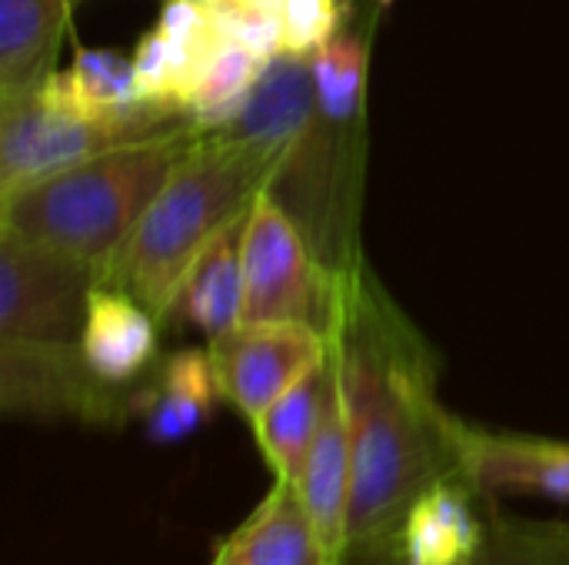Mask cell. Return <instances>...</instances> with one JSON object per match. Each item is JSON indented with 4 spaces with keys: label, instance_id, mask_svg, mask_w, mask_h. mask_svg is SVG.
<instances>
[{
    "label": "cell",
    "instance_id": "cell-1",
    "mask_svg": "<svg viewBox=\"0 0 569 565\" xmlns=\"http://www.w3.org/2000/svg\"><path fill=\"white\" fill-rule=\"evenodd\" d=\"M343 353L353 433L347 563L387 556L407 509L440 480L460 476L457 420L437 400L427 350L397 320L360 310L330 316Z\"/></svg>",
    "mask_w": 569,
    "mask_h": 565
},
{
    "label": "cell",
    "instance_id": "cell-2",
    "mask_svg": "<svg viewBox=\"0 0 569 565\" xmlns=\"http://www.w3.org/2000/svg\"><path fill=\"white\" fill-rule=\"evenodd\" d=\"M280 157L227 130H207L163 183L127 243L100 266V286L143 303L160 323L207 243L277 180Z\"/></svg>",
    "mask_w": 569,
    "mask_h": 565
},
{
    "label": "cell",
    "instance_id": "cell-3",
    "mask_svg": "<svg viewBox=\"0 0 569 565\" xmlns=\"http://www.w3.org/2000/svg\"><path fill=\"white\" fill-rule=\"evenodd\" d=\"M203 133L200 123H190L23 183L0 196V226L23 240L73 253L100 270L127 243Z\"/></svg>",
    "mask_w": 569,
    "mask_h": 565
},
{
    "label": "cell",
    "instance_id": "cell-4",
    "mask_svg": "<svg viewBox=\"0 0 569 565\" xmlns=\"http://www.w3.org/2000/svg\"><path fill=\"white\" fill-rule=\"evenodd\" d=\"M197 123L187 103L130 100L107 113L50 103L40 87L0 100V196L103 150Z\"/></svg>",
    "mask_w": 569,
    "mask_h": 565
},
{
    "label": "cell",
    "instance_id": "cell-5",
    "mask_svg": "<svg viewBox=\"0 0 569 565\" xmlns=\"http://www.w3.org/2000/svg\"><path fill=\"white\" fill-rule=\"evenodd\" d=\"M100 270L0 226V343L80 346Z\"/></svg>",
    "mask_w": 569,
    "mask_h": 565
},
{
    "label": "cell",
    "instance_id": "cell-6",
    "mask_svg": "<svg viewBox=\"0 0 569 565\" xmlns=\"http://www.w3.org/2000/svg\"><path fill=\"white\" fill-rule=\"evenodd\" d=\"M243 270V323L323 320V290L310 260L307 233L283 210V203L263 190L243 220L240 240ZM327 330V326H323Z\"/></svg>",
    "mask_w": 569,
    "mask_h": 565
},
{
    "label": "cell",
    "instance_id": "cell-7",
    "mask_svg": "<svg viewBox=\"0 0 569 565\" xmlns=\"http://www.w3.org/2000/svg\"><path fill=\"white\" fill-rule=\"evenodd\" d=\"M210 360L223 403H230L250 426L330 350V330L300 320L240 323L237 330L210 340Z\"/></svg>",
    "mask_w": 569,
    "mask_h": 565
},
{
    "label": "cell",
    "instance_id": "cell-8",
    "mask_svg": "<svg viewBox=\"0 0 569 565\" xmlns=\"http://www.w3.org/2000/svg\"><path fill=\"white\" fill-rule=\"evenodd\" d=\"M0 403L10 416L117 423L130 416V393L100 383L80 346L0 343Z\"/></svg>",
    "mask_w": 569,
    "mask_h": 565
},
{
    "label": "cell",
    "instance_id": "cell-9",
    "mask_svg": "<svg viewBox=\"0 0 569 565\" xmlns=\"http://www.w3.org/2000/svg\"><path fill=\"white\" fill-rule=\"evenodd\" d=\"M330 330V326H327ZM350 490H353V433L350 406L343 386V353L337 333L330 330L327 353V396L317 436L310 443L307 463L297 476V493L330 549V556L347 565V533H350Z\"/></svg>",
    "mask_w": 569,
    "mask_h": 565
},
{
    "label": "cell",
    "instance_id": "cell-10",
    "mask_svg": "<svg viewBox=\"0 0 569 565\" xmlns=\"http://www.w3.org/2000/svg\"><path fill=\"white\" fill-rule=\"evenodd\" d=\"M460 476L483 496L513 493L569 506V440L493 433L457 420Z\"/></svg>",
    "mask_w": 569,
    "mask_h": 565
},
{
    "label": "cell",
    "instance_id": "cell-11",
    "mask_svg": "<svg viewBox=\"0 0 569 565\" xmlns=\"http://www.w3.org/2000/svg\"><path fill=\"white\" fill-rule=\"evenodd\" d=\"M210 3L170 0L160 23L133 50V80L140 100H173L190 107V93L223 47Z\"/></svg>",
    "mask_w": 569,
    "mask_h": 565
},
{
    "label": "cell",
    "instance_id": "cell-12",
    "mask_svg": "<svg viewBox=\"0 0 569 565\" xmlns=\"http://www.w3.org/2000/svg\"><path fill=\"white\" fill-rule=\"evenodd\" d=\"M480 496L463 476L440 480L407 509L387 556L377 559L390 565H470L490 526V516H480Z\"/></svg>",
    "mask_w": 569,
    "mask_h": 565
},
{
    "label": "cell",
    "instance_id": "cell-13",
    "mask_svg": "<svg viewBox=\"0 0 569 565\" xmlns=\"http://www.w3.org/2000/svg\"><path fill=\"white\" fill-rule=\"evenodd\" d=\"M210 565H340L323 546L297 483L273 480L267 500L217 546Z\"/></svg>",
    "mask_w": 569,
    "mask_h": 565
},
{
    "label": "cell",
    "instance_id": "cell-14",
    "mask_svg": "<svg viewBox=\"0 0 569 565\" xmlns=\"http://www.w3.org/2000/svg\"><path fill=\"white\" fill-rule=\"evenodd\" d=\"M223 400L210 350H177L160 363L153 380L130 393V416L157 446L193 436Z\"/></svg>",
    "mask_w": 569,
    "mask_h": 565
},
{
    "label": "cell",
    "instance_id": "cell-15",
    "mask_svg": "<svg viewBox=\"0 0 569 565\" xmlns=\"http://www.w3.org/2000/svg\"><path fill=\"white\" fill-rule=\"evenodd\" d=\"M313 117H317V93H313L310 57L277 53L273 60H267L243 113L220 130L270 150L283 163L310 133Z\"/></svg>",
    "mask_w": 569,
    "mask_h": 565
},
{
    "label": "cell",
    "instance_id": "cell-16",
    "mask_svg": "<svg viewBox=\"0 0 569 565\" xmlns=\"http://www.w3.org/2000/svg\"><path fill=\"white\" fill-rule=\"evenodd\" d=\"M80 353L100 383L127 390L157 356V316L133 296L113 286H97L90 296Z\"/></svg>",
    "mask_w": 569,
    "mask_h": 565
},
{
    "label": "cell",
    "instance_id": "cell-17",
    "mask_svg": "<svg viewBox=\"0 0 569 565\" xmlns=\"http://www.w3.org/2000/svg\"><path fill=\"white\" fill-rule=\"evenodd\" d=\"M243 216L227 223L207 250L190 266L187 280L177 290L167 320L190 323L207 340H217L243 323V270H240V240Z\"/></svg>",
    "mask_w": 569,
    "mask_h": 565
},
{
    "label": "cell",
    "instance_id": "cell-18",
    "mask_svg": "<svg viewBox=\"0 0 569 565\" xmlns=\"http://www.w3.org/2000/svg\"><path fill=\"white\" fill-rule=\"evenodd\" d=\"M70 7V0H0V100L43 87Z\"/></svg>",
    "mask_w": 569,
    "mask_h": 565
},
{
    "label": "cell",
    "instance_id": "cell-19",
    "mask_svg": "<svg viewBox=\"0 0 569 565\" xmlns=\"http://www.w3.org/2000/svg\"><path fill=\"white\" fill-rule=\"evenodd\" d=\"M330 353V350H327ZM323 396H327V356L317 370H310L300 383H293L257 423V443L263 460L273 470V480L297 483L310 443L317 436L320 416H323Z\"/></svg>",
    "mask_w": 569,
    "mask_h": 565
},
{
    "label": "cell",
    "instance_id": "cell-20",
    "mask_svg": "<svg viewBox=\"0 0 569 565\" xmlns=\"http://www.w3.org/2000/svg\"><path fill=\"white\" fill-rule=\"evenodd\" d=\"M40 93L70 110L83 113H107L130 100H137V80H133V60L120 50H77V60L67 70H53Z\"/></svg>",
    "mask_w": 569,
    "mask_h": 565
},
{
    "label": "cell",
    "instance_id": "cell-21",
    "mask_svg": "<svg viewBox=\"0 0 569 565\" xmlns=\"http://www.w3.org/2000/svg\"><path fill=\"white\" fill-rule=\"evenodd\" d=\"M367 53H370L367 50V33H357L353 27L347 30L340 23L333 40H327L310 57L317 113L337 130H347L350 123L360 120L363 80H367V60H370Z\"/></svg>",
    "mask_w": 569,
    "mask_h": 565
},
{
    "label": "cell",
    "instance_id": "cell-22",
    "mask_svg": "<svg viewBox=\"0 0 569 565\" xmlns=\"http://www.w3.org/2000/svg\"><path fill=\"white\" fill-rule=\"evenodd\" d=\"M263 67H267V60H260L247 47L227 40L213 53V60L207 63V70L200 73V80L190 93L193 120L203 130H220V127L233 123L243 113V107L250 103V93H253Z\"/></svg>",
    "mask_w": 569,
    "mask_h": 565
},
{
    "label": "cell",
    "instance_id": "cell-23",
    "mask_svg": "<svg viewBox=\"0 0 569 565\" xmlns=\"http://www.w3.org/2000/svg\"><path fill=\"white\" fill-rule=\"evenodd\" d=\"M347 565H390L383 559H360ZM470 565H569V523L490 516L487 539Z\"/></svg>",
    "mask_w": 569,
    "mask_h": 565
},
{
    "label": "cell",
    "instance_id": "cell-24",
    "mask_svg": "<svg viewBox=\"0 0 569 565\" xmlns=\"http://www.w3.org/2000/svg\"><path fill=\"white\" fill-rule=\"evenodd\" d=\"M223 40L247 47L250 53H257L260 60H273L277 53H283V20L280 10L273 7H257L247 0H223L210 7Z\"/></svg>",
    "mask_w": 569,
    "mask_h": 565
},
{
    "label": "cell",
    "instance_id": "cell-25",
    "mask_svg": "<svg viewBox=\"0 0 569 565\" xmlns=\"http://www.w3.org/2000/svg\"><path fill=\"white\" fill-rule=\"evenodd\" d=\"M283 53L313 57L343 23V0H283Z\"/></svg>",
    "mask_w": 569,
    "mask_h": 565
},
{
    "label": "cell",
    "instance_id": "cell-26",
    "mask_svg": "<svg viewBox=\"0 0 569 565\" xmlns=\"http://www.w3.org/2000/svg\"><path fill=\"white\" fill-rule=\"evenodd\" d=\"M247 3H257V7H273V10H280V3H283V0H247Z\"/></svg>",
    "mask_w": 569,
    "mask_h": 565
},
{
    "label": "cell",
    "instance_id": "cell-27",
    "mask_svg": "<svg viewBox=\"0 0 569 565\" xmlns=\"http://www.w3.org/2000/svg\"><path fill=\"white\" fill-rule=\"evenodd\" d=\"M200 3H210L213 7V3H223V0H200Z\"/></svg>",
    "mask_w": 569,
    "mask_h": 565
},
{
    "label": "cell",
    "instance_id": "cell-28",
    "mask_svg": "<svg viewBox=\"0 0 569 565\" xmlns=\"http://www.w3.org/2000/svg\"><path fill=\"white\" fill-rule=\"evenodd\" d=\"M70 3H80V0H70Z\"/></svg>",
    "mask_w": 569,
    "mask_h": 565
}]
</instances>
